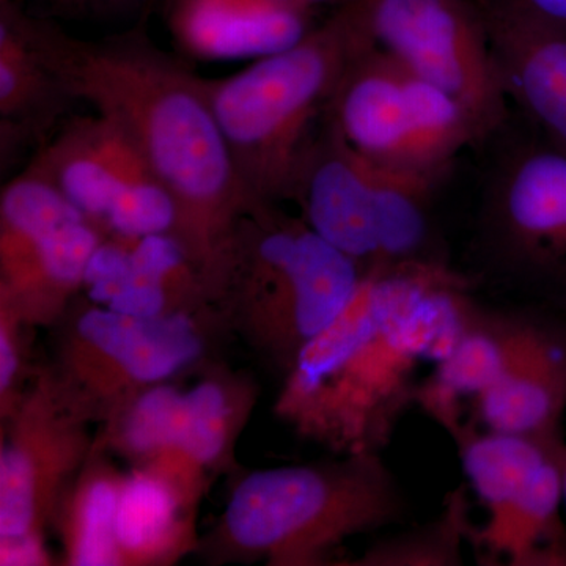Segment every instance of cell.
<instances>
[{
  "label": "cell",
  "instance_id": "14",
  "mask_svg": "<svg viewBox=\"0 0 566 566\" xmlns=\"http://www.w3.org/2000/svg\"><path fill=\"white\" fill-rule=\"evenodd\" d=\"M480 427L499 433L564 434L566 315L526 304L523 334L504 378L472 406Z\"/></svg>",
  "mask_w": 566,
  "mask_h": 566
},
{
  "label": "cell",
  "instance_id": "8",
  "mask_svg": "<svg viewBox=\"0 0 566 566\" xmlns=\"http://www.w3.org/2000/svg\"><path fill=\"white\" fill-rule=\"evenodd\" d=\"M488 512L474 545L513 566H566L565 436L499 433L468 419L449 434Z\"/></svg>",
  "mask_w": 566,
  "mask_h": 566
},
{
  "label": "cell",
  "instance_id": "1",
  "mask_svg": "<svg viewBox=\"0 0 566 566\" xmlns=\"http://www.w3.org/2000/svg\"><path fill=\"white\" fill-rule=\"evenodd\" d=\"M21 22L71 98L114 122L139 150L177 207L175 240L214 286L238 223L260 202L238 174L205 77L156 46L142 25L84 40L22 7Z\"/></svg>",
  "mask_w": 566,
  "mask_h": 566
},
{
  "label": "cell",
  "instance_id": "5",
  "mask_svg": "<svg viewBox=\"0 0 566 566\" xmlns=\"http://www.w3.org/2000/svg\"><path fill=\"white\" fill-rule=\"evenodd\" d=\"M364 273L301 216L260 203L238 223L219 289L240 294L256 344L289 374L352 301Z\"/></svg>",
  "mask_w": 566,
  "mask_h": 566
},
{
  "label": "cell",
  "instance_id": "23",
  "mask_svg": "<svg viewBox=\"0 0 566 566\" xmlns=\"http://www.w3.org/2000/svg\"><path fill=\"white\" fill-rule=\"evenodd\" d=\"M120 476L93 469L74 488L65 515L66 560L74 566L122 565L117 542Z\"/></svg>",
  "mask_w": 566,
  "mask_h": 566
},
{
  "label": "cell",
  "instance_id": "26",
  "mask_svg": "<svg viewBox=\"0 0 566 566\" xmlns=\"http://www.w3.org/2000/svg\"><path fill=\"white\" fill-rule=\"evenodd\" d=\"M11 318H13V314L10 308L2 305V324H0V395H2V400L9 397L21 363L20 344L14 337Z\"/></svg>",
  "mask_w": 566,
  "mask_h": 566
},
{
  "label": "cell",
  "instance_id": "10",
  "mask_svg": "<svg viewBox=\"0 0 566 566\" xmlns=\"http://www.w3.org/2000/svg\"><path fill=\"white\" fill-rule=\"evenodd\" d=\"M371 46L471 111L485 133L504 122L506 96L475 0H349Z\"/></svg>",
  "mask_w": 566,
  "mask_h": 566
},
{
  "label": "cell",
  "instance_id": "4",
  "mask_svg": "<svg viewBox=\"0 0 566 566\" xmlns=\"http://www.w3.org/2000/svg\"><path fill=\"white\" fill-rule=\"evenodd\" d=\"M406 512L381 453H353L244 476L230 495L222 534L234 549L273 564L316 565L352 536L400 523Z\"/></svg>",
  "mask_w": 566,
  "mask_h": 566
},
{
  "label": "cell",
  "instance_id": "6",
  "mask_svg": "<svg viewBox=\"0 0 566 566\" xmlns=\"http://www.w3.org/2000/svg\"><path fill=\"white\" fill-rule=\"evenodd\" d=\"M439 180L368 161L323 122L290 200L327 243L364 270L447 262L436 248L431 205Z\"/></svg>",
  "mask_w": 566,
  "mask_h": 566
},
{
  "label": "cell",
  "instance_id": "18",
  "mask_svg": "<svg viewBox=\"0 0 566 566\" xmlns=\"http://www.w3.org/2000/svg\"><path fill=\"white\" fill-rule=\"evenodd\" d=\"M70 93L43 62L22 28L18 0H0V142L2 161L52 134ZM2 163V164H3Z\"/></svg>",
  "mask_w": 566,
  "mask_h": 566
},
{
  "label": "cell",
  "instance_id": "3",
  "mask_svg": "<svg viewBox=\"0 0 566 566\" xmlns=\"http://www.w3.org/2000/svg\"><path fill=\"white\" fill-rule=\"evenodd\" d=\"M367 44L346 2L293 46L256 59L229 76L205 77L234 166L256 202L290 200L327 104L345 70Z\"/></svg>",
  "mask_w": 566,
  "mask_h": 566
},
{
  "label": "cell",
  "instance_id": "25",
  "mask_svg": "<svg viewBox=\"0 0 566 566\" xmlns=\"http://www.w3.org/2000/svg\"><path fill=\"white\" fill-rule=\"evenodd\" d=\"M485 18L566 32V0H475Z\"/></svg>",
  "mask_w": 566,
  "mask_h": 566
},
{
  "label": "cell",
  "instance_id": "22",
  "mask_svg": "<svg viewBox=\"0 0 566 566\" xmlns=\"http://www.w3.org/2000/svg\"><path fill=\"white\" fill-rule=\"evenodd\" d=\"M233 434V403L219 381L200 382L185 392L180 434L169 453L148 465L178 488L180 471L189 479L218 463ZM180 490V488H178Z\"/></svg>",
  "mask_w": 566,
  "mask_h": 566
},
{
  "label": "cell",
  "instance_id": "15",
  "mask_svg": "<svg viewBox=\"0 0 566 566\" xmlns=\"http://www.w3.org/2000/svg\"><path fill=\"white\" fill-rule=\"evenodd\" d=\"M163 14L180 55L203 62L256 61L318 24L316 10L289 0H163Z\"/></svg>",
  "mask_w": 566,
  "mask_h": 566
},
{
  "label": "cell",
  "instance_id": "12",
  "mask_svg": "<svg viewBox=\"0 0 566 566\" xmlns=\"http://www.w3.org/2000/svg\"><path fill=\"white\" fill-rule=\"evenodd\" d=\"M70 346L80 378L106 381L107 376V385L150 387L196 360L202 338L181 312L137 318L95 307L77 319Z\"/></svg>",
  "mask_w": 566,
  "mask_h": 566
},
{
  "label": "cell",
  "instance_id": "17",
  "mask_svg": "<svg viewBox=\"0 0 566 566\" xmlns=\"http://www.w3.org/2000/svg\"><path fill=\"white\" fill-rule=\"evenodd\" d=\"M483 20L506 102L526 115L539 140L566 153V32Z\"/></svg>",
  "mask_w": 566,
  "mask_h": 566
},
{
  "label": "cell",
  "instance_id": "30",
  "mask_svg": "<svg viewBox=\"0 0 566 566\" xmlns=\"http://www.w3.org/2000/svg\"><path fill=\"white\" fill-rule=\"evenodd\" d=\"M289 2L300 3V6L318 11L319 7L326 6H334L337 9V7L344 6L349 0H289Z\"/></svg>",
  "mask_w": 566,
  "mask_h": 566
},
{
  "label": "cell",
  "instance_id": "11",
  "mask_svg": "<svg viewBox=\"0 0 566 566\" xmlns=\"http://www.w3.org/2000/svg\"><path fill=\"white\" fill-rule=\"evenodd\" d=\"M103 232L122 240L175 234L177 207L129 137L102 114L66 122L32 159Z\"/></svg>",
  "mask_w": 566,
  "mask_h": 566
},
{
  "label": "cell",
  "instance_id": "2",
  "mask_svg": "<svg viewBox=\"0 0 566 566\" xmlns=\"http://www.w3.org/2000/svg\"><path fill=\"white\" fill-rule=\"evenodd\" d=\"M469 290L447 262L368 268L344 311L297 354L275 411L342 455L381 453L416 406L420 365L455 344Z\"/></svg>",
  "mask_w": 566,
  "mask_h": 566
},
{
  "label": "cell",
  "instance_id": "28",
  "mask_svg": "<svg viewBox=\"0 0 566 566\" xmlns=\"http://www.w3.org/2000/svg\"><path fill=\"white\" fill-rule=\"evenodd\" d=\"M137 2L139 0H82V10H84V13H87V11L107 13V11L129 9V7L136 6Z\"/></svg>",
  "mask_w": 566,
  "mask_h": 566
},
{
  "label": "cell",
  "instance_id": "29",
  "mask_svg": "<svg viewBox=\"0 0 566 566\" xmlns=\"http://www.w3.org/2000/svg\"><path fill=\"white\" fill-rule=\"evenodd\" d=\"M54 9L66 11V13H84L82 0H46Z\"/></svg>",
  "mask_w": 566,
  "mask_h": 566
},
{
  "label": "cell",
  "instance_id": "27",
  "mask_svg": "<svg viewBox=\"0 0 566 566\" xmlns=\"http://www.w3.org/2000/svg\"><path fill=\"white\" fill-rule=\"evenodd\" d=\"M2 565H41L46 562L40 535L2 538L0 549Z\"/></svg>",
  "mask_w": 566,
  "mask_h": 566
},
{
  "label": "cell",
  "instance_id": "31",
  "mask_svg": "<svg viewBox=\"0 0 566 566\" xmlns=\"http://www.w3.org/2000/svg\"><path fill=\"white\" fill-rule=\"evenodd\" d=\"M562 476H564V495L566 501V442L562 449Z\"/></svg>",
  "mask_w": 566,
  "mask_h": 566
},
{
  "label": "cell",
  "instance_id": "24",
  "mask_svg": "<svg viewBox=\"0 0 566 566\" xmlns=\"http://www.w3.org/2000/svg\"><path fill=\"white\" fill-rule=\"evenodd\" d=\"M185 392L172 386L145 387L123 412L118 444L123 452L151 463L169 453L180 434Z\"/></svg>",
  "mask_w": 566,
  "mask_h": 566
},
{
  "label": "cell",
  "instance_id": "19",
  "mask_svg": "<svg viewBox=\"0 0 566 566\" xmlns=\"http://www.w3.org/2000/svg\"><path fill=\"white\" fill-rule=\"evenodd\" d=\"M185 504L181 491L150 468L123 476L117 515L122 564L169 558L182 543Z\"/></svg>",
  "mask_w": 566,
  "mask_h": 566
},
{
  "label": "cell",
  "instance_id": "16",
  "mask_svg": "<svg viewBox=\"0 0 566 566\" xmlns=\"http://www.w3.org/2000/svg\"><path fill=\"white\" fill-rule=\"evenodd\" d=\"M524 318L526 305L490 307L469 293L455 344L417 386V408L447 434L464 423L469 419L464 412L465 401L471 400L474 406L504 378L512 365Z\"/></svg>",
  "mask_w": 566,
  "mask_h": 566
},
{
  "label": "cell",
  "instance_id": "20",
  "mask_svg": "<svg viewBox=\"0 0 566 566\" xmlns=\"http://www.w3.org/2000/svg\"><path fill=\"white\" fill-rule=\"evenodd\" d=\"M87 221L43 170L31 161L0 196V268L10 273L44 240L71 223Z\"/></svg>",
  "mask_w": 566,
  "mask_h": 566
},
{
  "label": "cell",
  "instance_id": "21",
  "mask_svg": "<svg viewBox=\"0 0 566 566\" xmlns=\"http://www.w3.org/2000/svg\"><path fill=\"white\" fill-rule=\"evenodd\" d=\"M468 486L447 495L442 512L430 523L385 536L365 551L354 565L363 566H460L464 543H474Z\"/></svg>",
  "mask_w": 566,
  "mask_h": 566
},
{
  "label": "cell",
  "instance_id": "13",
  "mask_svg": "<svg viewBox=\"0 0 566 566\" xmlns=\"http://www.w3.org/2000/svg\"><path fill=\"white\" fill-rule=\"evenodd\" d=\"M50 395H33L0 452V538L40 535L59 488L84 457V436Z\"/></svg>",
  "mask_w": 566,
  "mask_h": 566
},
{
  "label": "cell",
  "instance_id": "9",
  "mask_svg": "<svg viewBox=\"0 0 566 566\" xmlns=\"http://www.w3.org/2000/svg\"><path fill=\"white\" fill-rule=\"evenodd\" d=\"M491 273L528 304L566 315V153L543 140L502 163L480 216Z\"/></svg>",
  "mask_w": 566,
  "mask_h": 566
},
{
  "label": "cell",
  "instance_id": "7",
  "mask_svg": "<svg viewBox=\"0 0 566 566\" xmlns=\"http://www.w3.org/2000/svg\"><path fill=\"white\" fill-rule=\"evenodd\" d=\"M323 122L368 161L439 181L486 136L468 107L371 44L345 70Z\"/></svg>",
  "mask_w": 566,
  "mask_h": 566
}]
</instances>
